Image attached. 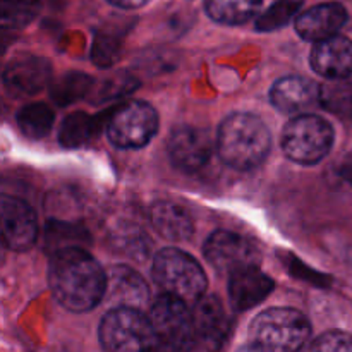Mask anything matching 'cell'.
<instances>
[{"label": "cell", "mask_w": 352, "mask_h": 352, "mask_svg": "<svg viewBox=\"0 0 352 352\" xmlns=\"http://www.w3.org/2000/svg\"><path fill=\"white\" fill-rule=\"evenodd\" d=\"M151 223L160 236L170 241L189 239L195 229L188 210L170 201L155 203L151 208Z\"/></svg>", "instance_id": "d6986e66"}, {"label": "cell", "mask_w": 352, "mask_h": 352, "mask_svg": "<svg viewBox=\"0 0 352 352\" xmlns=\"http://www.w3.org/2000/svg\"><path fill=\"white\" fill-rule=\"evenodd\" d=\"M347 23L346 7L337 2L320 3L299 14L296 19V31L302 40L325 41L329 38L337 36L340 28Z\"/></svg>", "instance_id": "4fadbf2b"}, {"label": "cell", "mask_w": 352, "mask_h": 352, "mask_svg": "<svg viewBox=\"0 0 352 352\" xmlns=\"http://www.w3.org/2000/svg\"><path fill=\"white\" fill-rule=\"evenodd\" d=\"M205 256L213 268L219 272H229L230 275L244 268L258 267L260 251L256 244L246 236L217 230L205 243Z\"/></svg>", "instance_id": "9c48e42d"}, {"label": "cell", "mask_w": 352, "mask_h": 352, "mask_svg": "<svg viewBox=\"0 0 352 352\" xmlns=\"http://www.w3.org/2000/svg\"><path fill=\"white\" fill-rule=\"evenodd\" d=\"M311 67L329 81L347 79L352 74V41L346 36H332L315 45Z\"/></svg>", "instance_id": "9a60e30c"}, {"label": "cell", "mask_w": 352, "mask_h": 352, "mask_svg": "<svg viewBox=\"0 0 352 352\" xmlns=\"http://www.w3.org/2000/svg\"><path fill=\"white\" fill-rule=\"evenodd\" d=\"M91 86L93 79L88 74H82V72H67L62 78H58L57 81H54L50 95L52 100L58 107H65L78 102L82 96H86V93L91 89Z\"/></svg>", "instance_id": "cb8c5ba5"}, {"label": "cell", "mask_w": 352, "mask_h": 352, "mask_svg": "<svg viewBox=\"0 0 352 352\" xmlns=\"http://www.w3.org/2000/svg\"><path fill=\"white\" fill-rule=\"evenodd\" d=\"M52 79V65L38 55H19L7 64L3 85L12 96H33L47 88Z\"/></svg>", "instance_id": "7c38bea8"}, {"label": "cell", "mask_w": 352, "mask_h": 352, "mask_svg": "<svg viewBox=\"0 0 352 352\" xmlns=\"http://www.w3.org/2000/svg\"><path fill=\"white\" fill-rule=\"evenodd\" d=\"M270 102L282 113H301L320 103V86L299 76L282 78L272 88Z\"/></svg>", "instance_id": "2e32d148"}, {"label": "cell", "mask_w": 352, "mask_h": 352, "mask_svg": "<svg viewBox=\"0 0 352 352\" xmlns=\"http://www.w3.org/2000/svg\"><path fill=\"white\" fill-rule=\"evenodd\" d=\"M158 131L153 107L141 100H129L112 110L107 120V134L116 146L136 150L151 141Z\"/></svg>", "instance_id": "ba28073f"}, {"label": "cell", "mask_w": 352, "mask_h": 352, "mask_svg": "<svg viewBox=\"0 0 352 352\" xmlns=\"http://www.w3.org/2000/svg\"><path fill=\"white\" fill-rule=\"evenodd\" d=\"M134 88H136V81L127 74H122L120 78L107 79V82L103 85L102 95L103 98H113V96H120L124 93L133 91Z\"/></svg>", "instance_id": "f546056e"}, {"label": "cell", "mask_w": 352, "mask_h": 352, "mask_svg": "<svg viewBox=\"0 0 352 352\" xmlns=\"http://www.w3.org/2000/svg\"><path fill=\"white\" fill-rule=\"evenodd\" d=\"M301 0H277L270 9L265 10L256 19V28L260 31H274L285 26L298 14Z\"/></svg>", "instance_id": "4316f807"}, {"label": "cell", "mask_w": 352, "mask_h": 352, "mask_svg": "<svg viewBox=\"0 0 352 352\" xmlns=\"http://www.w3.org/2000/svg\"><path fill=\"white\" fill-rule=\"evenodd\" d=\"M2 237L12 251H28L38 237V220L26 201L3 195L0 199Z\"/></svg>", "instance_id": "30bf717a"}, {"label": "cell", "mask_w": 352, "mask_h": 352, "mask_svg": "<svg viewBox=\"0 0 352 352\" xmlns=\"http://www.w3.org/2000/svg\"><path fill=\"white\" fill-rule=\"evenodd\" d=\"M107 294L113 308L141 309L148 302V285L133 268L117 265L107 275Z\"/></svg>", "instance_id": "ac0fdd59"}, {"label": "cell", "mask_w": 352, "mask_h": 352, "mask_svg": "<svg viewBox=\"0 0 352 352\" xmlns=\"http://www.w3.org/2000/svg\"><path fill=\"white\" fill-rule=\"evenodd\" d=\"M48 280L57 301L74 313L89 311L107 294V274L82 248L55 253Z\"/></svg>", "instance_id": "6da1fadb"}, {"label": "cell", "mask_w": 352, "mask_h": 352, "mask_svg": "<svg viewBox=\"0 0 352 352\" xmlns=\"http://www.w3.org/2000/svg\"><path fill=\"white\" fill-rule=\"evenodd\" d=\"M168 157L182 172H198L212 157V140L199 127L182 126L168 138Z\"/></svg>", "instance_id": "8fae6325"}, {"label": "cell", "mask_w": 352, "mask_h": 352, "mask_svg": "<svg viewBox=\"0 0 352 352\" xmlns=\"http://www.w3.org/2000/svg\"><path fill=\"white\" fill-rule=\"evenodd\" d=\"M86 236L88 234L81 227H76L64 222H52L47 227V246L55 254L58 251L71 250V248H81L82 237Z\"/></svg>", "instance_id": "484cf974"}, {"label": "cell", "mask_w": 352, "mask_h": 352, "mask_svg": "<svg viewBox=\"0 0 352 352\" xmlns=\"http://www.w3.org/2000/svg\"><path fill=\"white\" fill-rule=\"evenodd\" d=\"M40 12V0H2V28L21 30Z\"/></svg>", "instance_id": "d4e9b609"}, {"label": "cell", "mask_w": 352, "mask_h": 352, "mask_svg": "<svg viewBox=\"0 0 352 352\" xmlns=\"http://www.w3.org/2000/svg\"><path fill=\"white\" fill-rule=\"evenodd\" d=\"M347 261H349V263H352V246L349 248V253H347Z\"/></svg>", "instance_id": "d6a6232c"}, {"label": "cell", "mask_w": 352, "mask_h": 352, "mask_svg": "<svg viewBox=\"0 0 352 352\" xmlns=\"http://www.w3.org/2000/svg\"><path fill=\"white\" fill-rule=\"evenodd\" d=\"M120 40L110 33H98L93 43L91 58L98 67H110L119 58Z\"/></svg>", "instance_id": "83f0119b"}, {"label": "cell", "mask_w": 352, "mask_h": 352, "mask_svg": "<svg viewBox=\"0 0 352 352\" xmlns=\"http://www.w3.org/2000/svg\"><path fill=\"white\" fill-rule=\"evenodd\" d=\"M313 352H352V337L344 332H327L313 344Z\"/></svg>", "instance_id": "f1b7e54d"}, {"label": "cell", "mask_w": 352, "mask_h": 352, "mask_svg": "<svg viewBox=\"0 0 352 352\" xmlns=\"http://www.w3.org/2000/svg\"><path fill=\"white\" fill-rule=\"evenodd\" d=\"M109 2L117 7H122V9H138V7H143L150 0H109Z\"/></svg>", "instance_id": "4dcf8cb0"}, {"label": "cell", "mask_w": 352, "mask_h": 352, "mask_svg": "<svg viewBox=\"0 0 352 352\" xmlns=\"http://www.w3.org/2000/svg\"><path fill=\"white\" fill-rule=\"evenodd\" d=\"M196 340L210 349H217L226 342L230 330V318L215 296H203L192 306Z\"/></svg>", "instance_id": "5bb4252c"}, {"label": "cell", "mask_w": 352, "mask_h": 352, "mask_svg": "<svg viewBox=\"0 0 352 352\" xmlns=\"http://www.w3.org/2000/svg\"><path fill=\"white\" fill-rule=\"evenodd\" d=\"M309 336L311 325L301 311L272 308L251 323L248 352H298Z\"/></svg>", "instance_id": "3957f363"}, {"label": "cell", "mask_w": 352, "mask_h": 352, "mask_svg": "<svg viewBox=\"0 0 352 352\" xmlns=\"http://www.w3.org/2000/svg\"><path fill=\"white\" fill-rule=\"evenodd\" d=\"M54 110L45 103H31L23 107L17 113V126L24 136L31 140H41L50 133L54 126Z\"/></svg>", "instance_id": "44dd1931"}, {"label": "cell", "mask_w": 352, "mask_h": 352, "mask_svg": "<svg viewBox=\"0 0 352 352\" xmlns=\"http://www.w3.org/2000/svg\"><path fill=\"white\" fill-rule=\"evenodd\" d=\"M340 175L352 184V153L347 155L342 160V164H340Z\"/></svg>", "instance_id": "1f68e13d"}, {"label": "cell", "mask_w": 352, "mask_h": 352, "mask_svg": "<svg viewBox=\"0 0 352 352\" xmlns=\"http://www.w3.org/2000/svg\"><path fill=\"white\" fill-rule=\"evenodd\" d=\"M274 289V280L258 270V267L244 268L230 275L229 296L234 309L237 311H246L258 306L265 298L270 296Z\"/></svg>", "instance_id": "e0dca14e"}, {"label": "cell", "mask_w": 352, "mask_h": 352, "mask_svg": "<svg viewBox=\"0 0 352 352\" xmlns=\"http://www.w3.org/2000/svg\"><path fill=\"white\" fill-rule=\"evenodd\" d=\"M100 344L105 352H157L150 318L140 309L113 308L100 323Z\"/></svg>", "instance_id": "5b68a950"}, {"label": "cell", "mask_w": 352, "mask_h": 352, "mask_svg": "<svg viewBox=\"0 0 352 352\" xmlns=\"http://www.w3.org/2000/svg\"><path fill=\"white\" fill-rule=\"evenodd\" d=\"M333 144V129L325 119L299 116L285 126L282 148L291 160L311 165L327 157Z\"/></svg>", "instance_id": "52a82bcc"}, {"label": "cell", "mask_w": 352, "mask_h": 352, "mask_svg": "<svg viewBox=\"0 0 352 352\" xmlns=\"http://www.w3.org/2000/svg\"><path fill=\"white\" fill-rule=\"evenodd\" d=\"M270 148V131L251 113H234L219 129L217 150L220 158L237 170H251L263 164Z\"/></svg>", "instance_id": "7a4b0ae2"}, {"label": "cell", "mask_w": 352, "mask_h": 352, "mask_svg": "<svg viewBox=\"0 0 352 352\" xmlns=\"http://www.w3.org/2000/svg\"><path fill=\"white\" fill-rule=\"evenodd\" d=\"M153 278L167 296L196 305L205 296L206 277L201 265L175 248L162 250L153 260Z\"/></svg>", "instance_id": "277c9868"}, {"label": "cell", "mask_w": 352, "mask_h": 352, "mask_svg": "<svg viewBox=\"0 0 352 352\" xmlns=\"http://www.w3.org/2000/svg\"><path fill=\"white\" fill-rule=\"evenodd\" d=\"M96 133V119L85 112L67 116L58 129V141L65 148H79L88 143Z\"/></svg>", "instance_id": "7402d4cb"}, {"label": "cell", "mask_w": 352, "mask_h": 352, "mask_svg": "<svg viewBox=\"0 0 352 352\" xmlns=\"http://www.w3.org/2000/svg\"><path fill=\"white\" fill-rule=\"evenodd\" d=\"M150 322L157 337V352H191L196 340L189 305L172 296H160L150 308Z\"/></svg>", "instance_id": "8992f818"}, {"label": "cell", "mask_w": 352, "mask_h": 352, "mask_svg": "<svg viewBox=\"0 0 352 352\" xmlns=\"http://www.w3.org/2000/svg\"><path fill=\"white\" fill-rule=\"evenodd\" d=\"M261 7V0H206V14L220 24L237 26L253 19Z\"/></svg>", "instance_id": "ffe728a7"}, {"label": "cell", "mask_w": 352, "mask_h": 352, "mask_svg": "<svg viewBox=\"0 0 352 352\" xmlns=\"http://www.w3.org/2000/svg\"><path fill=\"white\" fill-rule=\"evenodd\" d=\"M320 105L340 117H352V79H332L320 86Z\"/></svg>", "instance_id": "603a6c76"}]
</instances>
